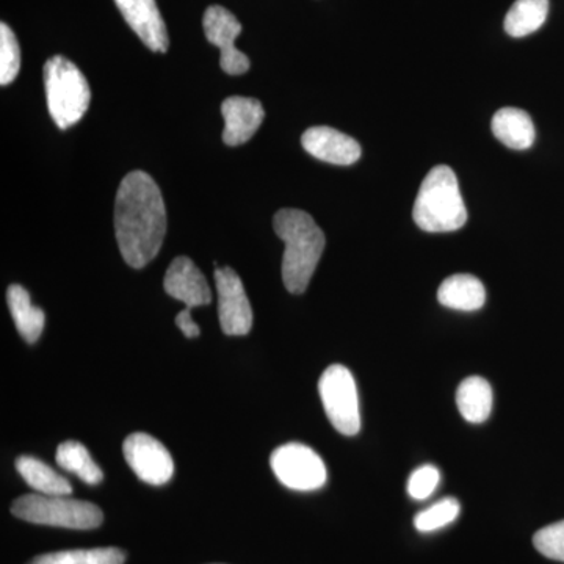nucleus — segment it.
I'll list each match as a JSON object with an SVG mask.
<instances>
[{
    "instance_id": "obj_1",
    "label": "nucleus",
    "mask_w": 564,
    "mask_h": 564,
    "mask_svg": "<svg viewBox=\"0 0 564 564\" xmlns=\"http://www.w3.org/2000/svg\"><path fill=\"white\" fill-rule=\"evenodd\" d=\"M115 232L122 259L143 269L161 251L166 209L161 188L150 174L132 172L121 181L115 203Z\"/></svg>"
},
{
    "instance_id": "obj_2",
    "label": "nucleus",
    "mask_w": 564,
    "mask_h": 564,
    "mask_svg": "<svg viewBox=\"0 0 564 564\" xmlns=\"http://www.w3.org/2000/svg\"><path fill=\"white\" fill-rule=\"evenodd\" d=\"M276 236L285 245L282 281L293 295L306 291L325 250V234L307 212L282 209L273 218Z\"/></svg>"
},
{
    "instance_id": "obj_3",
    "label": "nucleus",
    "mask_w": 564,
    "mask_h": 564,
    "mask_svg": "<svg viewBox=\"0 0 564 564\" xmlns=\"http://www.w3.org/2000/svg\"><path fill=\"white\" fill-rule=\"evenodd\" d=\"M413 218L425 232H454L466 225L467 209L451 166H434L426 174L415 198Z\"/></svg>"
},
{
    "instance_id": "obj_4",
    "label": "nucleus",
    "mask_w": 564,
    "mask_h": 564,
    "mask_svg": "<svg viewBox=\"0 0 564 564\" xmlns=\"http://www.w3.org/2000/svg\"><path fill=\"white\" fill-rule=\"evenodd\" d=\"M43 73L47 109L55 124L65 131L87 113L91 101L90 85L82 70L62 55L50 58Z\"/></svg>"
},
{
    "instance_id": "obj_5",
    "label": "nucleus",
    "mask_w": 564,
    "mask_h": 564,
    "mask_svg": "<svg viewBox=\"0 0 564 564\" xmlns=\"http://www.w3.org/2000/svg\"><path fill=\"white\" fill-rule=\"evenodd\" d=\"M11 513L32 524L91 530L102 524L104 514L96 505L68 496L29 494L14 500Z\"/></svg>"
},
{
    "instance_id": "obj_6",
    "label": "nucleus",
    "mask_w": 564,
    "mask_h": 564,
    "mask_svg": "<svg viewBox=\"0 0 564 564\" xmlns=\"http://www.w3.org/2000/svg\"><path fill=\"white\" fill-rule=\"evenodd\" d=\"M318 392L325 413L334 429L344 436H355L361 430L358 388L347 367L333 364L318 381Z\"/></svg>"
},
{
    "instance_id": "obj_7",
    "label": "nucleus",
    "mask_w": 564,
    "mask_h": 564,
    "mask_svg": "<svg viewBox=\"0 0 564 564\" xmlns=\"http://www.w3.org/2000/svg\"><path fill=\"white\" fill-rule=\"evenodd\" d=\"M270 466L278 480L295 491H315L326 484L325 463L307 445H281L273 452Z\"/></svg>"
},
{
    "instance_id": "obj_8",
    "label": "nucleus",
    "mask_w": 564,
    "mask_h": 564,
    "mask_svg": "<svg viewBox=\"0 0 564 564\" xmlns=\"http://www.w3.org/2000/svg\"><path fill=\"white\" fill-rule=\"evenodd\" d=\"M126 462L144 484L162 486L172 480L174 464L165 445L147 433H133L122 444Z\"/></svg>"
},
{
    "instance_id": "obj_9",
    "label": "nucleus",
    "mask_w": 564,
    "mask_h": 564,
    "mask_svg": "<svg viewBox=\"0 0 564 564\" xmlns=\"http://www.w3.org/2000/svg\"><path fill=\"white\" fill-rule=\"evenodd\" d=\"M215 284L218 292V318L223 333L245 336L251 332L252 310L239 274L229 267L218 269L215 263Z\"/></svg>"
},
{
    "instance_id": "obj_10",
    "label": "nucleus",
    "mask_w": 564,
    "mask_h": 564,
    "mask_svg": "<svg viewBox=\"0 0 564 564\" xmlns=\"http://www.w3.org/2000/svg\"><path fill=\"white\" fill-rule=\"evenodd\" d=\"M204 32L209 43L221 51L220 66L226 74L240 76L250 69V58L236 47L242 24L225 7L212 6L204 13Z\"/></svg>"
},
{
    "instance_id": "obj_11",
    "label": "nucleus",
    "mask_w": 564,
    "mask_h": 564,
    "mask_svg": "<svg viewBox=\"0 0 564 564\" xmlns=\"http://www.w3.org/2000/svg\"><path fill=\"white\" fill-rule=\"evenodd\" d=\"M163 288L172 299L185 304V311L206 306L212 302V292L202 270L192 259L180 256L169 267L163 281Z\"/></svg>"
},
{
    "instance_id": "obj_12",
    "label": "nucleus",
    "mask_w": 564,
    "mask_h": 564,
    "mask_svg": "<svg viewBox=\"0 0 564 564\" xmlns=\"http://www.w3.org/2000/svg\"><path fill=\"white\" fill-rule=\"evenodd\" d=\"M115 3L144 46L162 54L169 51V32L155 0H115Z\"/></svg>"
},
{
    "instance_id": "obj_13",
    "label": "nucleus",
    "mask_w": 564,
    "mask_h": 564,
    "mask_svg": "<svg viewBox=\"0 0 564 564\" xmlns=\"http://www.w3.org/2000/svg\"><path fill=\"white\" fill-rule=\"evenodd\" d=\"M302 144L313 158L333 165H352L362 154L358 141L326 126L307 129L303 133Z\"/></svg>"
},
{
    "instance_id": "obj_14",
    "label": "nucleus",
    "mask_w": 564,
    "mask_h": 564,
    "mask_svg": "<svg viewBox=\"0 0 564 564\" xmlns=\"http://www.w3.org/2000/svg\"><path fill=\"white\" fill-rule=\"evenodd\" d=\"M221 113L225 118L223 141L228 147H240L251 140V137L261 128L265 111L258 99L231 96L221 104Z\"/></svg>"
},
{
    "instance_id": "obj_15",
    "label": "nucleus",
    "mask_w": 564,
    "mask_h": 564,
    "mask_svg": "<svg viewBox=\"0 0 564 564\" xmlns=\"http://www.w3.org/2000/svg\"><path fill=\"white\" fill-rule=\"evenodd\" d=\"M437 300L448 310L474 313L485 306L486 289L473 274H454L441 284Z\"/></svg>"
},
{
    "instance_id": "obj_16",
    "label": "nucleus",
    "mask_w": 564,
    "mask_h": 564,
    "mask_svg": "<svg viewBox=\"0 0 564 564\" xmlns=\"http://www.w3.org/2000/svg\"><path fill=\"white\" fill-rule=\"evenodd\" d=\"M492 133L511 150H529L534 143V124L530 115L521 109L505 107L492 117Z\"/></svg>"
},
{
    "instance_id": "obj_17",
    "label": "nucleus",
    "mask_w": 564,
    "mask_h": 564,
    "mask_svg": "<svg viewBox=\"0 0 564 564\" xmlns=\"http://www.w3.org/2000/svg\"><path fill=\"white\" fill-rule=\"evenodd\" d=\"M11 317L17 325L18 333L28 344H35L46 323V314L32 303L31 295L20 284L10 285L7 292Z\"/></svg>"
},
{
    "instance_id": "obj_18",
    "label": "nucleus",
    "mask_w": 564,
    "mask_h": 564,
    "mask_svg": "<svg viewBox=\"0 0 564 564\" xmlns=\"http://www.w3.org/2000/svg\"><path fill=\"white\" fill-rule=\"evenodd\" d=\"M456 404L464 421L484 423L492 411V388L485 378L469 377L456 391Z\"/></svg>"
},
{
    "instance_id": "obj_19",
    "label": "nucleus",
    "mask_w": 564,
    "mask_h": 564,
    "mask_svg": "<svg viewBox=\"0 0 564 564\" xmlns=\"http://www.w3.org/2000/svg\"><path fill=\"white\" fill-rule=\"evenodd\" d=\"M17 469L25 484L43 496H70L73 492L69 481L39 458L20 456L17 459Z\"/></svg>"
},
{
    "instance_id": "obj_20",
    "label": "nucleus",
    "mask_w": 564,
    "mask_h": 564,
    "mask_svg": "<svg viewBox=\"0 0 564 564\" xmlns=\"http://www.w3.org/2000/svg\"><path fill=\"white\" fill-rule=\"evenodd\" d=\"M547 14L549 0H516L505 17V32L514 39H522L540 31Z\"/></svg>"
},
{
    "instance_id": "obj_21",
    "label": "nucleus",
    "mask_w": 564,
    "mask_h": 564,
    "mask_svg": "<svg viewBox=\"0 0 564 564\" xmlns=\"http://www.w3.org/2000/svg\"><path fill=\"white\" fill-rule=\"evenodd\" d=\"M55 462L68 473L77 475L82 481L87 485H99L102 481L104 474L98 464L93 462L87 447L77 443V441H66L58 445Z\"/></svg>"
},
{
    "instance_id": "obj_22",
    "label": "nucleus",
    "mask_w": 564,
    "mask_h": 564,
    "mask_svg": "<svg viewBox=\"0 0 564 564\" xmlns=\"http://www.w3.org/2000/svg\"><path fill=\"white\" fill-rule=\"evenodd\" d=\"M124 560V552L117 547L77 549L40 555L29 564H122Z\"/></svg>"
},
{
    "instance_id": "obj_23",
    "label": "nucleus",
    "mask_w": 564,
    "mask_h": 564,
    "mask_svg": "<svg viewBox=\"0 0 564 564\" xmlns=\"http://www.w3.org/2000/svg\"><path fill=\"white\" fill-rule=\"evenodd\" d=\"M462 511V505L454 497L440 500V502L432 505L426 510L421 511L414 518V525L419 532L432 533L436 530L444 529L456 521V518Z\"/></svg>"
},
{
    "instance_id": "obj_24",
    "label": "nucleus",
    "mask_w": 564,
    "mask_h": 564,
    "mask_svg": "<svg viewBox=\"0 0 564 564\" xmlns=\"http://www.w3.org/2000/svg\"><path fill=\"white\" fill-rule=\"evenodd\" d=\"M21 69L20 43L13 31L2 22L0 24V85L11 84Z\"/></svg>"
},
{
    "instance_id": "obj_25",
    "label": "nucleus",
    "mask_w": 564,
    "mask_h": 564,
    "mask_svg": "<svg viewBox=\"0 0 564 564\" xmlns=\"http://www.w3.org/2000/svg\"><path fill=\"white\" fill-rule=\"evenodd\" d=\"M533 544L545 558L564 563V521L541 529L534 534Z\"/></svg>"
},
{
    "instance_id": "obj_26",
    "label": "nucleus",
    "mask_w": 564,
    "mask_h": 564,
    "mask_svg": "<svg viewBox=\"0 0 564 564\" xmlns=\"http://www.w3.org/2000/svg\"><path fill=\"white\" fill-rule=\"evenodd\" d=\"M441 474L434 466H422L411 474L410 481H408V494L414 500H426L440 485Z\"/></svg>"
},
{
    "instance_id": "obj_27",
    "label": "nucleus",
    "mask_w": 564,
    "mask_h": 564,
    "mask_svg": "<svg viewBox=\"0 0 564 564\" xmlns=\"http://www.w3.org/2000/svg\"><path fill=\"white\" fill-rule=\"evenodd\" d=\"M176 325L188 339H195V337L199 336V326L193 321L192 314L188 313V311L184 310L182 313L177 314Z\"/></svg>"
}]
</instances>
